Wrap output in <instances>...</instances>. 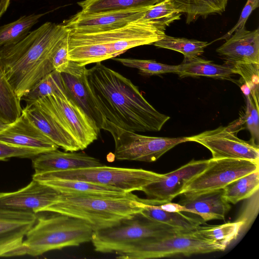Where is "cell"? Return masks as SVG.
I'll list each match as a JSON object with an SVG mask.
<instances>
[{
  "mask_svg": "<svg viewBox=\"0 0 259 259\" xmlns=\"http://www.w3.org/2000/svg\"><path fill=\"white\" fill-rule=\"evenodd\" d=\"M57 214L37 218L23 242L25 255L37 256L91 241L94 230L90 225L80 219Z\"/></svg>",
  "mask_w": 259,
  "mask_h": 259,
  "instance_id": "5",
  "label": "cell"
},
{
  "mask_svg": "<svg viewBox=\"0 0 259 259\" xmlns=\"http://www.w3.org/2000/svg\"><path fill=\"white\" fill-rule=\"evenodd\" d=\"M103 165L99 159L83 152H62L58 149L42 153L32 158L35 174Z\"/></svg>",
  "mask_w": 259,
  "mask_h": 259,
  "instance_id": "19",
  "label": "cell"
},
{
  "mask_svg": "<svg viewBox=\"0 0 259 259\" xmlns=\"http://www.w3.org/2000/svg\"><path fill=\"white\" fill-rule=\"evenodd\" d=\"M35 103L76 141L80 150L98 139L100 131L66 91L47 96Z\"/></svg>",
  "mask_w": 259,
  "mask_h": 259,
  "instance_id": "9",
  "label": "cell"
},
{
  "mask_svg": "<svg viewBox=\"0 0 259 259\" xmlns=\"http://www.w3.org/2000/svg\"><path fill=\"white\" fill-rule=\"evenodd\" d=\"M162 0H84L78 2L84 13H97L111 10L145 8Z\"/></svg>",
  "mask_w": 259,
  "mask_h": 259,
  "instance_id": "32",
  "label": "cell"
},
{
  "mask_svg": "<svg viewBox=\"0 0 259 259\" xmlns=\"http://www.w3.org/2000/svg\"><path fill=\"white\" fill-rule=\"evenodd\" d=\"M157 208L164 211L173 212H187L188 210L183 205L179 203H172L171 202L165 203L159 205H154Z\"/></svg>",
  "mask_w": 259,
  "mask_h": 259,
  "instance_id": "41",
  "label": "cell"
},
{
  "mask_svg": "<svg viewBox=\"0 0 259 259\" xmlns=\"http://www.w3.org/2000/svg\"><path fill=\"white\" fill-rule=\"evenodd\" d=\"M259 188V169L238 178L224 188L227 201L232 204L249 198Z\"/></svg>",
  "mask_w": 259,
  "mask_h": 259,
  "instance_id": "30",
  "label": "cell"
},
{
  "mask_svg": "<svg viewBox=\"0 0 259 259\" xmlns=\"http://www.w3.org/2000/svg\"><path fill=\"white\" fill-rule=\"evenodd\" d=\"M192 232L180 231L140 240L116 253V258L149 259L189 256L224 251L226 249L220 245L197 238Z\"/></svg>",
  "mask_w": 259,
  "mask_h": 259,
  "instance_id": "7",
  "label": "cell"
},
{
  "mask_svg": "<svg viewBox=\"0 0 259 259\" xmlns=\"http://www.w3.org/2000/svg\"><path fill=\"white\" fill-rule=\"evenodd\" d=\"M65 91L61 73L54 70L39 80L21 100L31 105L39 99L57 92Z\"/></svg>",
  "mask_w": 259,
  "mask_h": 259,
  "instance_id": "34",
  "label": "cell"
},
{
  "mask_svg": "<svg viewBox=\"0 0 259 259\" xmlns=\"http://www.w3.org/2000/svg\"><path fill=\"white\" fill-rule=\"evenodd\" d=\"M207 148L213 159H243L259 162L258 146L237 137L235 127L220 126L188 137Z\"/></svg>",
  "mask_w": 259,
  "mask_h": 259,
  "instance_id": "12",
  "label": "cell"
},
{
  "mask_svg": "<svg viewBox=\"0 0 259 259\" xmlns=\"http://www.w3.org/2000/svg\"><path fill=\"white\" fill-rule=\"evenodd\" d=\"M68 31L63 24L47 22L30 32L19 43L0 51V70L20 100L39 80L54 70V54Z\"/></svg>",
  "mask_w": 259,
  "mask_h": 259,
  "instance_id": "2",
  "label": "cell"
},
{
  "mask_svg": "<svg viewBox=\"0 0 259 259\" xmlns=\"http://www.w3.org/2000/svg\"><path fill=\"white\" fill-rule=\"evenodd\" d=\"M60 195L53 188L32 179L16 191L0 192V208L36 214L55 204Z\"/></svg>",
  "mask_w": 259,
  "mask_h": 259,
  "instance_id": "14",
  "label": "cell"
},
{
  "mask_svg": "<svg viewBox=\"0 0 259 259\" xmlns=\"http://www.w3.org/2000/svg\"><path fill=\"white\" fill-rule=\"evenodd\" d=\"M229 66L232 67L234 74L241 75L244 82L250 91V96L256 108L259 110V64L242 63Z\"/></svg>",
  "mask_w": 259,
  "mask_h": 259,
  "instance_id": "37",
  "label": "cell"
},
{
  "mask_svg": "<svg viewBox=\"0 0 259 259\" xmlns=\"http://www.w3.org/2000/svg\"><path fill=\"white\" fill-rule=\"evenodd\" d=\"M251 199L247 204L242 214L237 221L243 222V226L242 230L246 229L254 220L258 212V190L255 192L251 197Z\"/></svg>",
  "mask_w": 259,
  "mask_h": 259,
  "instance_id": "40",
  "label": "cell"
},
{
  "mask_svg": "<svg viewBox=\"0 0 259 259\" xmlns=\"http://www.w3.org/2000/svg\"><path fill=\"white\" fill-rule=\"evenodd\" d=\"M21 100L0 70V120L11 124L21 115Z\"/></svg>",
  "mask_w": 259,
  "mask_h": 259,
  "instance_id": "29",
  "label": "cell"
},
{
  "mask_svg": "<svg viewBox=\"0 0 259 259\" xmlns=\"http://www.w3.org/2000/svg\"><path fill=\"white\" fill-rule=\"evenodd\" d=\"M151 7L90 13L80 11L63 24L68 29L80 32L113 29L141 18L146 11Z\"/></svg>",
  "mask_w": 259,
  "mask_h": 259,
  "instance_id": "15",
  "label": "cell"
},
{
  "mask_svg": "<svg viewBox=\"0 0 259 259\" xmlns=\"http://www.w3.org/2000/svg\"><path fill=\"white\" fill-rule=\"evenodd\" d=\"M10 1L11 0H0V18L8 8Z\"/></svg>",
  "mask_w": 259,
  "mask_h": 259,
  "instance_id": "42",
  "label": "cell"
},
{
  "mask_svg": "<svg viewBox=\"0 0 259 259\" xmlns=\"http://www.w3.org/2000/svg\"><path fill=\"white\" fill-rule=\"evenodd\" d=\"M42 152L35 149L11 145L0 141V160L12 157L33 158Z\"/></svg>",
  "mask_w": 259,
  "mask_h": 259,
  "instance_id": "38",
  "label": "cell"
},
{
  "mask_svg": "<svg viewBox=\"0 0 259 259\" xmlns=\"http://www.w3.org/2000/svg\"><path fill=\"white\" fill-rule=\"evenodd\" d=\"M86 70L80 75L65 73L61 74L67 93L90 118L100 131L103 129L106 119L89 90L85 76Z\"/></svg>",
  "mask_w": 259,
  "mask_h": 259,
  "instance_id": "21",
  "label": "cell"
},
{
  "mask_svg": "<svg viewBox=\"0 0 259 259\" xmlns=\"http://www.w3.org/2000/svg\"><path fill=\"white\" fill-rule=\"evenodd\" d=\"M208 160H193L180 168L164 174L160 180L145 186L143 191L147 199L140 198L145 204L159 205L170 202L180 195L186 184L207 166Z\"/></svg>",
  "mask_w": 259,
  "mask_h": 259,
  "instance_id": "13",
  "label": "cell"
},
{
  "mask_svg": "<svg viewBox=\"0 0 259 259\" xmlns=\"http://www.w3.org/2000/svg\"><path fill=\"white\" fill-rule=\"evenodd\" d=\"M140 213L151 220L185 232L194 231L204 222L203 220L187 216L181 212H173L162 210L154 205L145 204Z\"/></svg>",
  "mask_w": 259,
  "mask_h": 259,
  "instance_id": "27",
  "label": "cell"
},
{
  "mask_svg": "<svg viewBox=\"0 0 259 259\" xmlns=\"http://www.w3.org/2000/svg\"><path fill=\"white\" fill-rule=\"evenodd\" d=\"M176 74L180 77L204 76L227 79L234 73L232 67L227 64H216L198 57L191 59H184L178 65Z\"/></svg>",
  "mask_w": 259,
  "mask_h": 259,
  "instance_id": "24",
  "label": "cell"
},
{
  "mask_svg": "<svg viewBox=\"0 0 259 259\" xmlns=\"http://www.w3.org/2000/svg\"><path fill=\"white\" fill-rule=\"evenodd\" d=\"M258 163L234 158L208 159L206 168L191 179L181 195L193 196L223 189L233 181L258 168Z\"/></svg>",
  "mask_w": 259,
  "mask_h": 259,
  "instance_id": "11",
  "label": "cell"
},
{
  "mask_svg": "<svg viewBox=\"0 0 259 259\" xmlns=\"http://www.w3.org/2000/svg\"><path fill=\"white\" fill-rule=\"evenodd\" d=\"M89 90L105 119L126 131L158 132L170 117L156 110L139 88L98 62L85 71Z\"/></svg>",
  "mask_w": 259,
  "mask_h": 259,
  "instance_id": "1",
  "label": "cell"
},
{
  "mask_svg": "<svg viewBox=\"0 0 259 259\" xmlns=\"http://www.w3.org/2000/svg\"><path fill=\"white\" fill-rule=\"evenodd\" d=\"M52 65L56 71L74 75L82 74L87 69L85 66H80L68 59V33L60 40L56 48Z\"/></svg>",
  "mask_w": 259,
  "mask_h": 259,
  "instance_id": "36",
  "label": "cell"
},
{
  "mask_svg": "<svg viewBox=\"0 0 259 259\" xmlns=\"http://www.w3.org/2000/svg\"><path fill=\"white\" fill-rule=\"evenodd\" d=\"M37 218L35 213L0 208V257L25 255L23 239Z\"/></svg>",
  "mask_w": 259,
  "mask_h": 259,
  "instance_id": "16",
  "label": "cell"
},
{
  "mask_svg": "<svg viewBox=\"0 0 259 259\" xmlns=\"http://www.w3.org/2000/svg\"><path fill=\"white\" fill-rule=\"evenodd\" d=\"M0 141L15 146L35 149L42 153L59 148L22 112L17 119L0 132Z\"/></svg>",
  "mask_w": 259,
  "mask_h": 259,
  "instance_id": "18",
  "label": "cell"
},
{
  "mask_svg": "<svg viewBox=\"0 0 259 259\" xmlns=\"http://www.w3.org/2000/svg\"><path fill=\"white\" fill-rule=\"evenodd\" d=\"M22 112L45 136L65 151L80 150L76 141L35 103L26 105Z\"/></svg>",
  "mask_w": 259,
  "mask_h": 259,
  "instance_id": "22",
  "label": "cell"
},
{
  "mask_svg": "<svg viewBox=\"0 0 259 259\" xmlns=\"http://www.w3.org/2000/svg\"><path fill=\"white\" fill-rule=\"evenodd\" d=\"M177 8L186 16L189 24L200 17L221 14L226 8L229 0H173Z\"/></svg>",
  "mask_w": 259,
  "mask_h": 259,
  "instance_id": "26",
  "label": "cell"
},
{
  "mask_svg": "<svg viewBox=\"0 0 259 259\" xmlns=\"http://www.w3.org/2000/svg\"><path fill=\"white\" fill-rule=\"evenodd\" d=\"M180 231H184L138 213L110 227L94 231L91 241L97 252L116 253L140 240Z\"/></svg>",
  "mask_w": 259,
  "mask_h": 259,
  "instance_id": "8",
  "label": "cell"
},
{
  "mask_svg": "<svg viewBox=\"0 0 259 259\" xmlns=\"http://www.w3.org/2000/svg\"><path fill=\"white\" fill-rule=\"evenodd\" d=\"M216 52L228 65L259 64V28L249 31L244 26L236 30Z\"/></svg>",
  "mask_w": 259,
  "mask_h": 259,
  "instance_id": "17",
  "label": "cell"
},
{
  "mask_svg": "<svg viewBox=\"0 0 259 259\" xmlns=\"http://www.w3.org/2000/svg\"><path fill=\"white\" fill-rule=\"evenodd\" d=\"M45 14H32L0 26V51L20 42L30 32L31 28Z\"/></svg>",
  "mask_w": 259,
  "mask_h": 259,
  "instance_id": "25",
  "label": "cell"
},
{
  "mask_svg": "<svg viewBox=\"0 0 259 259\" xmlns=\"http://www.w3.org/2000/svg\"><path fill=\"white\" fill-rule=\"evenodd\" d=\"M180 196L179 203L187 208L188 212L200 216L204 222L224 220L231 209L223 189L196 195Z\"/></svg>",
  "mask_w": 259,
  "mask_h": 259,
  "instance_id": "20",
  "label": "cell"
},
{
  "mask_svg": "<svg viewBox=\"0 0 259 259\" xmlns=\"http://www.w3.org/2000/svg\"><path fill=\"white\" fill-rule=\"evenodd\" d=\"M243 223L240 221L206 227L199 226L192 231L197 238L220 245L225 248L235 240L241 232Z\"/></svg>",
  "mask_w": 259,
  "mask_h": 259,
  "instance_id": "28",
  "label": "cell"
},
{
  "mask_svg": "<svg viewBox=\"0 0 259 259\" xmlns=\"http://www.w3.org/2000/svg\"><path fill=\"white\" fill-rule=\"evenodd\" d=\"M39 182L48 185L61 193L64 194L118 196L127 193L115 188L84 181L50 179L41 181Z\"/></svg>",
  "mask_w": 259,
  "mask_h": 259,
  "instance_id": "23",
  "label": "cell"
},
{
  "mask_svg": "<svg viewBox=\"0 0 259 259\" xmlns=\"http://www.w3.org/2000/svg\"><path fill=\"white\" fill-rule=\"evenodd\" d=\"M8 124L0 120V132L5 128Z\"/></svg>",
  "mask_w": 259,
  "mask_h": 259,
  "instance_id": "43",
  "label": "cell"
},
{
  "mask_svg": "<svg viewBox=\"0 0 259 259\" xmlns=\"http://www.w3.org/2000/svg\"><path fill=\"white\" fill-rule=\"evenodd\" d=\"M207 41L183 37H176L165 34L162 38L153 45L160 48H164L182 53L184 59H191L199 57L204 52L209 45Z\"/></svg>",
  "mask_w": 259,
  "mask_h": 259,
  "instance_id": "33",
  "label": "cell"
},
{
  "mask_svg": "<svg viewBox=\"0 0 259 259\" xmlns=\"http://www.w3.org/2000/svg\"><path fill=\"white\" fill-rule=\"evenodd\" d=\"M164 174L141 168H128L101 165L67 170L35 174L32 179L41 181L50 179L84 181L115 188L131 193L141 191L148 184L160 180Z\"/></svg>",
  "mask_w": 259,
  "mask_h": 259,
  "instance_id": "6",
  "label": "cell"
},
{
  "mask_svg": "<svg viewBox=\"0 0 259 259\" xmlns=\"http://www.w3.org/2000/svg\"><path fill=\"white\" fill-rule=\"evenodd\" d=\"M118 61L126 67L137 68L142 75H155L167 73H177L178 65H169L152 60H142L134 58H116Z\"/></svg>",
  "mask_w": 259,
  "mask_h": 259,
  "instance_id": "35",
  "label": "cell"
},
{
  "mask_svg": "<svg viewBox=\"0 0 259 259\" xmlns=\"http://www.w3.org/2000/svg\"><path fill=\"white\" fill-rule=\"evenodd\" d=\"M182 14L173 0H162L147 10L142 18L165 31L172 23L181 19Z\"/></svg>",
  "mask_w": 259,
  "mask_h": 259,
  "instance_id": "31",
  "label": "cell"
},
{
  "mask_svg": "<svg viewBox=\"0 0 259 259\" xmlns=\"http://www.w3.org/2000/svg\"><path fill=\"white\" fill-rule=\"evenodd\" d=\"M165 34V31L142 18L105 31L68 29V59L80 66H85L113 59L133 48L153 44Z\"/></svg>",
  "mask_w": 259,
  "mask_h": 259,
  "instance_id": "3",
  "label": "cell"
},
{
  "mask_svg": "<svg viewBox=\"0 0 259 259\" xmlns=\"http://www.w3.org/2000/svg\"><path fill=\"white\" fill-rule=\"evenodd\" d=\"M145 204L132 192L118 196L61 193L58 201L45 211L80 219L96 231L140 213Z\"/></svg>",
  "mask_w": 259,
  "mask_h": 259,
  "instance_id": "4",
  "label": "cell"
},
{
  "mask_svg": "<svg viewBox=\"0 0 259 259\" xmlns=\"http://www.w3.org/2000/svg\"><path fill=\"white\" fill-rule=\"evenodd\" d=\"M104 130L112 136L114 157L118 160L151 162L177 145L189 142L188 137L165 138L142 135L120 128L106 119Z\"/></svg>",
  "mask_w": 259,
  "mask_h": 259,
  "instance_id": "10",
  "label": "cell"
},
{
  "mask_svg": "<svg viewBox=\"0 0 259 259\" xmlns=\"http://www.w3.org/2000/svg\"><path fill=\"white\" fill-rule=\"evenodd\" d=\"M259 7V0H247L240 15L239 18L234 25L228 32L217 40L228 38L236 30L245 26L246 22L251 13Z\"/></svg>",
  "mask_w": 259,
  "mask_h": 259,
  "instance_id": "39",
  "label": "cell"
}]
</instances>
